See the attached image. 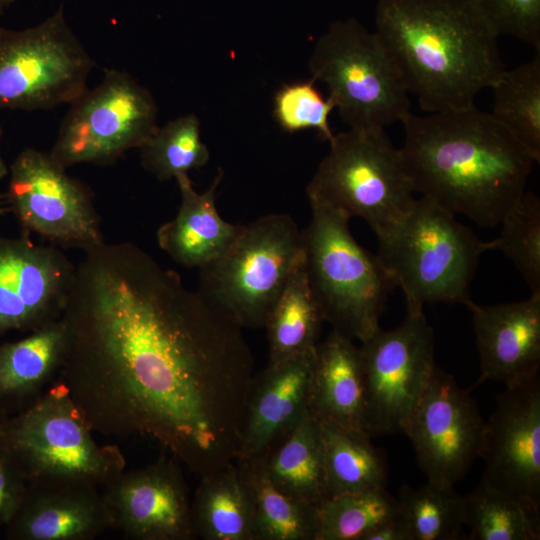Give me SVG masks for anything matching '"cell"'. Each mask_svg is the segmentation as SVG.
<instances>
[{
	"label": "cell",
	"instance_id": "6da1fadb",
	"mask_svg": "<svg viewBox=\"0 0 540 540\" xmlns=\"http://www.w3.org/2000/svg\"><path fill=\"white\" fill-rule=\"evenodd\" d=\"M58 379L93 432L146 437L199 478L237 460L255 360L242 327L130 242L76 265Z\"/></svg>",
	"mask_w": 540,
	"mask_h": 540
},
{
	"label": "cell",
	"instance_id": "7a4b0ae2",
	"mask_svg": "<svg viewBox=\"0 0 540 540\" xmlns=\"http://www.w3.org/2000/svg\"><path fill=\"white\" fill-rule=\"evenodd\" d=\"M400 148L414 193L481 227H495L526 191L536 162L491 113L475 105L401 122Z\"/></svg>",
	"mask_w": 540,
	"mask_h": 540
},
{
	"label": "cell",
	"instance_id": "3957f363",
	"mask_svg": "<svg viewBox=\"0 0 540 540\" xmlns=\"http://www.w3.org/2000/svg\"><path fill=\"white\" fill-rule=\"evenodd\" d=\"M376 34L429 113L471 107L505 68L499 35L474 0H379Z\"/></svg>",
	"mask_w": 540,
	"mask_h": 540
},
{
	"label": "cell",
	"instance_id": "277c9868",
	"mask_svg": "<svg viewBox=\"0 0 540 540\" xmlns=\"http://www.w3.org/2000/svg\"><path fill=\"white\" fill-rule=\"evenodd\" d=\"M378 242L376 255L402 289L410 312L423 311L426 303L466 306L479 259L492 250V240L482 241L454 214L422 196L401 225Z\"/></svg>",
	"mask_w": 540,
	"mask_h": 540
},
{
	"label": "cell",
	"instance_id": "5b68a950",
	"mask_svg": "<svg viewBox=\"0 0 540 540\" xmlns=\"http://www.w3.org/2000/svg\"><path fill=\"white\" fill-rule=\"evenodd\" d=\"M311 218L302 231L309 285L332 330L362 342L380 328L395 288L376 254L359 245L347 217L309 199Z\"/></svg>",
	"mask_w": 540,
	"mask_h": 540
},
{
	"label": "cell",
	"instance_id": "8992f818",
	"mask_svg": "<svg viewBox=\"0 0 540 540\" xmlns=\"http://www.w3.org/2000/svg\"><path fill=\"white\" fill-rule=\"evenodd\" d=\"M306 192L347 217L362 218L378 239L392 234L415 200L401 151L385 129L334 134Z\"/></svg>",
	"mask_w": 540,
	"mask_h": 540
},
{
	"label": "cell",
	"instance_id": "52a82bcc",
	"mask_svg": "<svg viewBox=\"0 0 540 540\" xmlns=\"http://www.w3.org/2000/svg\"><path fill=\"white\" fill-rule=\"evenodd\" d=\"M72 401L56 381L32 406L0 418V448L17 463L27 481L63 479L104 487L125 470L115 444H99Z\"/></svg>",
	"mask_w": 540,
	"mask_h": 540
},
{
	"label": "cell",
	"instance_id": "ba28073f",
	"mask_svg": "<svg viewBox=\"0 0 540 540\" xmlns=\"http://www.w3.org/2000/svg\"><path fill=\"white\" fill-rule=\"evenodd\" d=\"M304 261L302 231L287 214L243 225L232 245L199 268V292L242 328L264 327L290 277Z\"/></svg>",
	"mask_w": 540,
	"mask_h": 540
},
{
	"label": "cell",
	"instance_id": "9c48e42d",
	"mask_svg": "<svg viewBox=\"0 0 540 540\" xmlns=\"http://www.w3.org/2000/svg\"><path fill=\"white\" fill-rule=\"evenodd\" d=\"M349 128L385 129L410 113L408 91L376 32L356 19L333 22L309 60Z\"/></svg>",
	"mask_w": 540,
	"mask_h": 540
},
{
	"label": "cell",
	"instance_id": "30bf717a",
	"mask_svg": "<svg viewBox=\"0 0 540 540\" xmlns=\"http://www.w3.org/2000/svg\"><path fill=\"white\" fill-rule=\"evenodd\" d=\"M95 65L62 6L33 27L17 31L0 25V110L70 105L88 89Z\"/></svg>",
	"mask_w": 540,
	"mask_h": 540
},
{
	"label": "cell",
	"instance_id": "8fae6325",
	"mask_svg": "<svg viewBox=\"0 0 540 540\" xmlns=\"http://www.w3.org/2000/svg\"><path fill=\"white\" fill-rule=\"evenodd\" d=\"M157 115L148 89L125 71L107 69L96 87L70 104L49 153L65 168L113 164L151 137Z\"/></svg>",
	"mask_w": 540,
	"mask_h": 540
},
{
	"label": "cell",
	"instance_id": "7c38bea8",
	"mask_svg": "<svg viewBox=\"0 0 540 540\" xmlns=\"http://www.w3.org/2000/svg\"><path fill=\"white\" fill-rule=\"evenodd\" d=\"M365 386V430L372 435L403 433L433 370L434 333L423 311H407L390 330L381 327L360 342Z\"/></svg>",
	"mask_w": 540,
	"mask_h": 540
},
{
	"label": "cell",
	"instance_id": "4fadbf2b",
	"mask_svg": "<svg viewBox=\"0 0 540 540\" xmlns=\"http://www.w3.org/2000/svg\"><path fill=\"white\" fill-rule=\"evenodd\" d=\"M49 152L22 150L9 167L6 201L25 234L83 252L104 242L90 189Z\"/></svg>",
	"mask_w": 540,
	"mask_h": 540
},
{
	"label": "cell",
	"instance_id": "5bb4252c",
	"mask_svg": "<svg viewBox=\"0 0 540 540\" xmlns=\"http://www.w3.org/2000/svg\"><path fill=\"white\" fill-rule=\"evenodd\" d=\"M484 423L469 392L436 365L403 433L427 481L454 486L479 457Z\"/></svg>",
	"mask_w": 540,
	"mask_h": 540
},
{
	"label": "cell",
	"instance_id": "9a60e30c",
	"mask_svg": "<svg viewBox=\"0 0 540 540\" xmlns=\"http://www.w3.org/2000/svg\"><path fill=\"white\" fill-rule=\"evenodd\" d=\"M479 457L485 463L481 482L540 519L539 374L497 396L484 423Z\"/></svg>",
	"mask_w": 540,
	"mask_h": 540
},
{
	"label": "cell",
	"instance_id": "2e32d148",
	"mask_svg": "<svg viewBox=\"0 0 540 540\" xmlns=\"http://www.w3.org/2000/svg\"><path fill=\"white\" fill-rule=\"evenodd\" d=\"M76 265L28 234L0 237V337L32 332L62 317Z\"/></svg>",
	"mask_w": 540,
	"mask_h": 540
},
{
	"label": "cell",
	"instance_id": "e0dca14e",
	"mask_svg": "<svg viewBox=\"0 0 540 540\" xmlns=\"http://www.w3.org/2000/svg\"><path fill=\"white\" fill-rule=\"evenodd\" d=\"M178 463L164 452L145 467L123 470L102 487L111 529L133 540L196 538L192 500Z\"/></svg>",
	"mask_w": 540,
	"mask_h": 540
},
{
	"label": "cell",
	"instance_id": "ac0fdd59",
	"mask_svg": "<svg viewBox=\"0 0 540 540\" xmlns=\"http://www.w3.org/2000/svg\"><path fill=\"white\" fill-rule=\"evenodd\" d=\"M9 540H93L112 528L99 487L79 481H29L5 526Z\"/></svg>",
	"mask_w": 540,
	"mask_h": 540
},
{
	"label": "cell",
	"instance_id": "d6986e66",
	"mask_svg": "<svg viewBox=\"0 0 540 540\" xmlns=\"http://www.w3.org/2000/svg\"><path fill=\"white\" fill-rule=\"evenodd\" d=\"M315 358L316 347L255 374L237 460L261 457L309 412Z\"/></svg>",
	"mask_w": 540,
	"mask_h": 540
},
{
	"label": "cell",
	"instance_id": "ffe728a7",
	"mask_svg": "<svg viewBox=\"0 0 540 540\" xmlns=\"http://www.w3.org/2000/svg\"><path fill=\"white\" fill-rule=\"evenodd\" d=\"M480 358L476 385L494 380L511 387L538 374L540 368V295L497 305H466Z\"/></svg>",
	"mask_w": 540,
	"mask_h": 540
},
{
	"label": "cell",
	"instance_id": "44dd1931",
	"mask_svg": "<svg viewBox=\"0 0 540 540\" xmlns=\"http://www.w3.org/2000/svg\"><path fill=\"white\" fill-rule=\"evenodd\" d=\"M223 177L219 171L210 187L197 192L188 174L175 177L180 206L176 216L157 230V242L176 263L201 268L220 257L236 240L242 224H232L220 217L216 191Z\"/></svg>",
	"mask_w": 540,
	"mask_h": 540
},
{
	"label": "cell",
	"instance_id": "7402d4cb",
	"mask_svg": "<svg viewBox=\"0 0 540 540\" xmlns=\"http://www.w3.org/2000/svg\"><path fill=\"white\" fill-rule=\"evenodd\" d=\"M66 343L60 318L23 339L0 344V418L26 410L56 381Z\"/></svg>",
	"mask_w": 540,
	"mask_h": 540
},
{
	"label": "cell",
	"instance_id": "603a6c76",
	"mask_svg": "<svg viewBox=\"0 0 540 540\" xmlns=\"http://www.w3.org/2000/svg\"><path fill=\"white\" fill-rule=\"evenodd\" d=\"M309 412L319 422L366 432L359 347L335 330L316 346Z\"/></svg>",
	"mask_w": 540,
	"mask_h": 540
},
{
	"label": "cell",
	"instance_id": "cb8c5ba5",
	"mask_svg": "<svg viewBox=\"0 0 540 540\" xmlns=\"http://www.w3.org/2000/svg\"><path fill=\"white\" fill-rule=\"evenodd\" d=\"M256 459L284 494L317 506L327 499L321 425L310 412Z\"/></svg>",
	"mask_w": 540,
	"mask_h": 540
},
{
	"label": "cell",
	"instance_id": "d4e9b609",
	"mask_svg": "<svg viewBox=\"0 0 540 540\" xmlns=\"http://www.w3.org/2000/svg\"><path fill=\"white\" fill-rule=\"evenodd\" d=\"M192 519L196 537L204 540H252V493L236 461L200 477Z\"/></svg>",
	"mask_w": 540,
	"mask_h": 540
},
{
	"label": "cell",
	"instance_id": "484cf974",
	"mask_svg": "<svg viewBox=\"0 0 540 540\" xmlns=\"http://www.w3.org/2000/svg\"><path fill=\"white\" fill-rule=\"evenodd\" d=\"M322 431L327 498L386 488L388 465L370 435L357 429L319 422Z\"/></svg>",
	"mask_w": 540,
	"mask_h": 540
},
{
	"label": "cell",
	"instance_id": "4316f807",
	"mask_svg": "<svg viewBox=\"0 0 540 540\" xmlns=\"http://www.w3.org/2000/svg\"><path fill=\"white\" fill-rule=\"evenodd\" d=\"M253 500L252 540H319V506L278 490L259 459L237 460Z\"/></svg>",
	"mask_w": 540,
	"mask_h": 540
},
{
	"label": "cell",
	"instance_id": "83f0119b",
	"mask_svg": "<svg viewBox=\"0 0 540 540\" xmlns=\"http://www.w3.org/2000/svg\"><path fill=\"white\" fill-rule=\"evenodd\" d=\"M324 317L309 285L303 263L295 270L265 323L269 362L313 349Z\"/></svg>",
	"mask_w": 540,
	"mask_h": 540
},
{
	"label": "cell",
	"instance_id": "f1b7e54d",
	"mask_svg": "<svg viewBox=\"0 0 540 540\" xmlns=\"http://www.w3.org/2000/svg\"><path fill=\"white\" fill-rule=\"evenodd\" d=\"M493 90L491 115L540 161V53L504 70Z\"/></svg>",
	"mask_w": 540,
	"mask_h": 540
},
{
	"label": "cell",
	"instance_id": "f546056e",
	"mask_svg": "<svg viewBox=\"0 0 540 540\" xmlns=\"http://www.w3.org/2000/svg\"><path fill=\"white\" fill-rule=\"evenodd\" d=\"M398 517L411 540H456L463 525V496L453 486L427 481L414 488L402 486Z\"/></svg>",
	"mask_w": 540,
	"mask_h": 540
},
{
	"label": "cell",
	"instance_id": "4dcf8cb0",
	"mask_svg": "<svg viewBox=\"0 0 540 540\" xmlns=\"http://www.w3.org/2000/svg\"><path fill=\"white\" fill-rule=\"evenodd\" d=\"M470 540H539L540 519L506 494L481 482L463 496Z\"/></svg>",
	"mask_w": 540,
	"mask_h": 540
},
{
	"label": "cell",
	"instance_id": "1f68e13d",
	"mask_svg": "<svg viewBox=\"0 0 540 540\" xmlns=\"http://www.w3.org/2000/svg\"><path fill=\"white\" fill-rule=\"evenodd\" d=\"M139 150L141 165L160 181L203 167L210 157L201 140L199 119L194 114L158 126Z\"/></svg>",
	"mask_w": 540,
	"mask_h": 540
},
{
	"label": "cell",
	"instance_id": "d6a6232c",
	"mask_svg": "<svg viewBox=\"0 0 540 540\" xmlns=\"http://www.w3.org/2000/svg\"><path fill=\"white\" fill-rule=\"evenodd\" d=\"M396 517L397 498L386 488L332 496L319 506V540H362Z\"/></svg>",
	"mask_w": 540,
	"mask_h": 540
},
{
	"label": "cell",
	"instance_id": "836d02e7",
	"mask_svg": "<svg viewBox=\"0 0 540 540\" xmlns=\"http://www.w3.org/2000/svg\"><path fill=\"white\" fill-rule=\"evenodd\" d=\"M501 233L492 250L501 251L515 265L531 291L540 295V200L525 191L500 222Z\"/></svg>",
	"mask_w": 540,
	"mask_h": 540
},
{
	"label": "cell",
	"instance_id": "e575fe53",
	"mask_svg": "<svg viewBox=\"0 0 540 540\" xmlns=\"http://www.w3.org/2000/svg\"><path fill=\"white\" fill-rule=\"evenodd\" d=\"M314 80L284 85L274 98V116L287 132L315 129L323 140L331 141L334 134L329 116L335 103L325 99L314 85Z\"/></svg>",
	"mask_w": 540,
	"mask_h": 540
},
{
	"label": "cell",
	"instance_id": "d590c367",
	"mask_svg": "<svg viewBox=\"0 0 540 540\" xmlns=\"http://www.w3.org/2000/svg\"><path fill=\"white\" fill-rule=\"evenodd\" d=\"M499 36H511L540 51V0H474Z\"/></svg>",
	"mask_w": 540,
	"mask_h": 540
},
{
	"label": "cell",
	"instance_id": "8d00e7d4",
	"mask_svg": "<svg viewBox=\"0 0 540 540\" xmlns=\"http://www.w3.org/2000/svg\"><path fill=\"white\" fill-rule=\"evenodd\" d=\"M27 479L10 455L0 448V527L6 526L17 511Z\"/></svg>",
	"mask_w": 540,
	"mask_h": 540
},
{
	"label": "cell",
	"instance_id": "74e56055",
	"mask_svg": "<svg viewBox=\"0 0 540 540\" xmlns=\"http://www.w3.org/2000/svg\"><path fill=\"white\" fill-rule=\"evenodd\" d=\"M362 540H411L410 535L399 517L376 527Z\"/></svg>",
	"mask_w": 540,
	"mask_h": 540
},
{
	"label": "cell",
	"instance_id": "f35d334b",
	"mask_svg": "<svg viewBox=\"0 0 540 540\" xmlns=\"http://www.w3.org/2000/svg\"><path fill=\"white\" fill-rule=\"evenodd\" d=\"M2 134H3V130L0 126V140H1ZM8 174H9V167L6 165L3 157L0 154V179H3Z\"/></svg>",
	"mask_w": 540,
	"mask_h": 540
},
{
	"label": "cell",
	"instance_id": "ab89813d",
	"mask_svg": "<svg viewBox=\"0 0 540 540\" xmlns=\"http://www.w3.org/2000/svg\"><path fill=\"white\" fill-rule=\"evenodd\" d=\"M15 0H0V16Z\"/></svg>",
	"mask_w": 540,
	"mask_h": 540
},
{
	"label": "cell",
	"instance_id": "60d3db41",
	"mask_svg": "<svg viewBox=\"0 0 540 540\" xmlns=\"http://www.w3.org/2000/svg\"><path fill=\"white\" fill-rule=\"evenodd\" d=\"M4 211H5V210H4V209L1 207V205H0V215H2V213H4Z\"/></svg>",
	"mask_w": 540,
	"mask_h": 540
}]
</instances>
